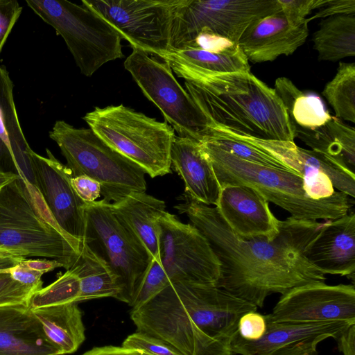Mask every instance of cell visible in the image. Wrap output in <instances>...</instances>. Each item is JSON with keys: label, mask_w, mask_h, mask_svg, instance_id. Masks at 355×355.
Segmentation results:
<instances>
[{"label": "cell", "mask_w": 355, "mask_h": 355, "mask_svg": "<svg viewBox=\"0 0 355 355\" xmlns=\"http://www.w3.org/2000/svg\"><path fill=\"white\" fill-rule=\"evenodd\" d=\"M175 207L207 239L220 265L216 284L232 295L262 307L268 296L296 286L324 282V274L304 256L323 223L292 216L280 221L272 239L244 238L234 233L216 207L193 200Z\"/></svg>", "instance_id": "1"}, {"label": "cell", "mask_w": 355, "mask_h": 355, "mask_svg": "<svg viewBox=\"0 0 355 355\" xmlns=\"http://www.w3.org/2000/svg\"><path fill=\"white\" fill-rule=\"evenodd\" d=\"M257 307L214 285L170 284L130 318L140 331L167 343L183 355H234L231 342L245 313Z\"/></svg>", "instance_id": "2"}, {"label": "cell", "mask_w": 355, "mask_h": 355, "mask_svg": "<svg viewBox=\"0 0 355 355\" xmlns=\"http://www.w3.org/2000/svg\"><path fill=\"white\" fill-rule=\"evenodd\" d=\"M211 129L262 140L294 141V128L274 89L250 72L184 80Z\"/></svg>", "instance_id": "3"}, {"label": "cell", "mask_w": 355, "mask_h": 355, "mask_svg": "<svg viewBox=\"0 0 355 355\" xmlns=\"http://www.w3.org/2000/svg\"><path fill=\"white\" fill-rule=\"evenodd\" d=\"M200 144L220 188L227 185L249 186L268 202L289 212L292 217L314 221L334 220L347 214L354 205L353 198L340 191L328 198L312 199L307 195L304 179L298 173L246 162L209 141Z\"/></svg>", "instance_id": "4"}, {"label": "cell", "mask_w": 355, "mask_h": 355, "mask_svg": "<svg viewBox=\"0 0 355 355\" xmlns=\"http://www.w3.org/2000/svg\"><path fill=\"white\" fill-rule=\"evenodd\" d=\"M80 243L59 229L39 191L23 175L0 190V251L51 258L67 270Z\"/></svg>", "instance_id": "5"}, {"label": "cell", "mask_w": 355, "mask_h": 355, "mask_svg": "<svg viewBox=\"0 0 355 355\" xmlns=\"http://www.w3.org/2000/svg\"><path fill=\"white\" fill-rule=\"evenodd\" d=\"M73 177L86 175L97 181L103 200L115 203L134 193L146 191L145 171L119 153L90 128H76L56 121L49 132Z\"/></svg>", "instance_id": "6"}, {"label": "cell", "mask_w": 355, "mask_h": 355, "mask_svg": "<svg viewBox=\"0 0 355 355\" xmlns=\"http://www.w3.org/2000/svg\"><path fill=\"white\" fill-rule=\"evenodd\" d=\"M83 120L108 146L153 178L171 173L173 128L122 104L95 107Z\"/></svg>", "instance_id": "7"}, {"label": "cell", "mask_w": 355, "mask_h": 355, "mask_svg": "<svg viewBox=\"0 0 355 355\" xmlns=\"http://www.w3.org/2000/svg\"><path fill=\"white\" fill-rule=\"evenodd\" d=\"M26 3L64 39L84 76H91L105 63L123 58L119 33L83 1L81 5L67 0Z\"/></svg>", "instance_id": "8"}, {"label": "cell", "mask_w": 355, "mask_h": 355, "mask_svg": "<svg viewBox=\"0 0 355 355\" xmlns=\"http://www.w3.org/2000/svg\"><path fill=\"white\" fill-rule=\"evenodd\" d=\"M82 242L116 275L120 301L130 304L153 257L142 242L103 200L86 203Z\"/></svg>", "instance_id": "9"}, {"label": "cell", "mask_w": 355, "mask_h": 355, "mask_svg": "<svg viewBox=\"0 0 355 355\" xmlns=\"http://www.w3.org/2000/svg\"><path fill=\"white\" fill-rule=\"evenodd\" d=\"M281 9L278 0H184L173 20L170 51L189 47L202 32L238 44L253 23Z\"/></svg>", "instance_id": "10"}, {"label": "cell", "mask_w": 355, "mask_h": 355, "mask_svg": "<svg viewBox=\"0 0 355 355\" xmlns=\"http://www.w3.org/2000/svg\"><path fill=\"white\" fill-rule=\"evenodd\" d=\"M145 96L162 112L179 137L205 141L211 129L204 114L173 76L170 66L132 48L124 62Z\"/></svg>", "instance_id": "11"}, {"label": "cell", "mask_w": 355, "mask_h": 355, "mask_svg": "<svg viewBox=\"0 0 355 355\" xmlns=\"http://www.w3.org/2000/svg\"><path fill=\"white\" fill-rule=\"evenodd\" d=\"M184 0H83L132 48L161 55L170 51L174 15Z\"/></svg>", "instance_id": "12"}, {"label": "cell", "mask_w": 355, "mask_h": 355, "mask_svg": "<svg viewBox=\"0 0 355 355\" xmlns=\"http://www.w3.org/2000/svg\"><path fill=\"white\" fill-rule=\"evenodd\" d=\"M159 261L170 284H216L220 262L205 236L193 225L165 212L159 222Z\"/></svg>", "instance_id": "13"}, {"label": "cell", "mask_w": 355, "mask_h": 355, "mask_svg": "<svg viewBox=\"0 0 355 355\" xmlns=\"http://www.w3.org/2000/svg\"><path fill=\"white\" fill-rule=\"evenodd\" d=\"M234 135L261 148L300 175L304 179L305 191L311 198H328L336 189L354 198L355 173L336 159L322 153L300 148L294 141Z\"/></svg>", "instance_id": "14"}, {"label": "cell", "mask_w": 355, "mask_h": 355, "mask_svg": "<svg viewBox=\"0 0 355 355\" xmlns=\"http://www.w3.org/2000/svg\"><path fill=\"white\" fill-rule=\"evenodd\" d=\"M265 316L275 322L355 324L354 285L314 282L296 286L282 294Z\"/></svg>", "instance_id": "15"}, {"label": "cell", "mask_w": 355, "mask_h": 355, "mask_svg": "<svg viewBox=\"0 0 355 355\" xmlns=\"http://www.w3.org/2000/svg\"><path fill=\"white\" fill-rule=\"evenodd\" d=\"M46 157L26 152L33 184L59 229L69 239L82 242L85 229L84 202L72 184L71 171L46 148Z\"/></svg>", "instance_id": "16"}, {"label": "cell", "mask_w": 355, "mask_h": 355, "mask_svg": "<svg viewBox=\"0 0 355 355\" xmlns=\"http://www.w3.org/2000/svg\"><path fill=\"white\" fill-rule=\"evenodd\" d=\"M268 201L257 190L246 185L221 188L215 206L231 230L244 237L274 239L280 221L269 208Z\"/></svg>", "instance_id": "17"}, {"label": "cell", "mask_w": 355, "mask_h": 355, "mask_svg": "<svg viewBox=\"0 0 355 355\" xmlns=\"http://www.w3.org/2000/svg\"><path fill=\"white\" fill-rule=\"evenodd\" d=\"M308 23L307 19L300 24H293L281 9L249 26L238 45L252 63L273 61L282 55L293 53L306 42Z\"/></svg>", "instance_id": "18"}, {"label": "cell", "mask_w": 355, "mask_h": 355, "mask_svg": "<svg viewBox=\"0 0 355 355\" xmlns=\"http://www.w3.org/2000/svg\"><path fill=\"white\" fill-rule=\"evenodd\" d=\"M304 256L323 274L352 278L355 272V214L327 220L306 247Z\"/></svg>", "instance_id": "19"}, {"label": "cell", "mask_w": 355, "mask_h": 355, "mask_svg": "<svg viewBox=\"0 0 355 355\" xmlns=\"http://www.w3.org/2000/svg\"><path fill=\"white\" fill-rule=\"evenodd\" d=\"M171 163L184 181L185 196L208 206L216 205L221 188L199 142L175 135Z\"/></svg>", "instance_id": "20"}, {"label": "cell", "mask_w": 355, "mask_h": 355, "mask_svg": "<svg viewBox=\"0 0 355 355\" xmlns=\"http://www.w3.org/2000/svg\"><path fill=\"white\" fill-rule=\"evenodd\" d=\"M0 355H61L28 305L0 306Z\"/></svg>", "instance_id": "21"}, {"label": "cell", "mask_w": 355, "mask_h": 355, "mask_svg": "<svg viewBox=\"0 0 355 355\" xmlns=\"http://www.w3.org/2000/svg\"><path fill=\"white\" fill-rule=\"evenodd\" d=\"M266 318V316H265ZM266 331L259 340L248 341L238 334L231 342L233 354H257L306 340L328 338L336 339L350 325L345 322H275L266 318Z\"/></svg>", "instance_id": "22"}, {"label": "cell", "mask_w": 355, "mask_h": 355, "mask_svg": "<svg viewBox=\"0 0 355 355\" xmlns=\"http://www.w3.org/2000/svg\"><path fill=\"white\" fill-rule=\"evenodd\" d=\"M160 58L184 80L250 71L248 60L241 49L234 53H217L198 48H187L170 51Z\"/></svg>", "instance_id": "23"}, {"label": "cell", "mask_w": 355, "mask_h": 355, "mask_svg": "<svg viewBox=\"0 0 355 355\" xmlns=\"http://www.w3.org/2000/svg\"><path fill=\"white\" fill-rule=\"evenodd\" d=\"M113 212L138 237L153 259L159 261V218L166 212L164 201L144 193H134L111 203Z\"/></svg>", "instance_id": "24"}, {"label": "cell", "mask_w": 355, "mask_h": 355, "mask_svg": "<svg viewBox=\"0 0 355 355\" xmlns=\"http://www.w3.org/2000/svg\"><path fill=\"white\" fill-rule=\"evenodd\" d=\"M78 303L31 309L48 340L61 355L75 352L85 340V328Z\"/></svg>", "instance_id": "25"}, {"label": "cell", "mask_w": 355, "mask_h": 355, "mask_svg": "<svg viewBox=\"0 0 355 355\" xmlns=\"http://www.w3.org/2000/svg\"><path fill=\"white\" fill-rule=\"evenodd\" d=\"M298 137L313 150L338 162L351 172L355 170V130L336 116L313 130L295 128Z\"/></svg>", "instance_id": "26"}, {"label": "cell", "mask_w": 355, "mask_h": 355, "mask_svg": "<svg viewBox=\"0 0 355 355\" xmlns=\"http://www.w3.org/2000/svg\"><path fill=\"white\" fill-rule=\"evenodd\" d=\"M69 270L79 280L78 302L103 297L120 301L121 291L116 275L84 242H81L79 253Z\"/></svg>", "instance_id": "27"}, {"label": "cell", "mask_w": 355, "mask_h": 355, "mask_svg": "<svg viewBox=\"0 0 355 355\" xmlns=\"http://www.w3.org/2000/svg\"><path fill=\"white\" fill-rule=\"evenodd\" d=\"M274 89L284 103L294 129L313 130L332 116L319 96L300 90L286 77L276 79Z\"/></svg>", "instance_id": "28"}, {"label": "cell", "mask_w": 355, "mask_h": 355, "mask_svg": "<svg viewBox=\"0 0 355 355\" xmlns=\"http://www.w3.org/2000/svg\"><path fill=\"white\" fill-rule=\"evenodd\" d=\"M14 85L4 66H0V136L6 142L24 175L33 182L26 152L31 148L26 140L13 98Z\"/></svg>", "instance_id": "29"}, {"label": "cell", "mask_w": 355, "mask_h": 355, "mask_svg": "<svg viewBox=\"0 0 355 355\" xmlns=\"http://www.w3.org/2000/svg\"><path fill=\"white\" fill-rule=\"evenodd\" d=\"M320 60L336 62L355 55V15L327 17L313 36Z\"/></svg>", "instance_id": "30"}, {"label": "cell", "mask_w": 355, "mask_h": 355, "mask_svg": "<svg viewBox=\"0 0 355 355\" xmlns=\"http://www.w3.org/2000/svg\"><path fill=\"white\" fill-rule=\"evenodd\" d=\"M322 95L336 117L355 122V63L339 62L335 76L325 85Z\"/></svg>", "instance_id": "31"}, {"label": "cell", "mask_w": 355, "mask_h": 355, "mask_svg": "<svg viewBox=\"0 0 355 355\" xmlns=\"http://www.w3.org/2000/svg\"><path fill=\"white\" fill-rule=\"evenodd\" d=\"M206 140L246 162L293 171L271 155L229 132L211 129L209 136L205 141Z\"/></svg>", "instance_id": "32"}, {"label": "cell", "mask_w": 355, "mask_h": 355, "mask_svg": "<svg viewBox=\"0 0 355 355\" xmlns=\"http://www.w3.org/2000/svg\"><path fill=\"white\" fill-rule=\"evenodd\" d=\"M79 297L78 278L68 270L52 284L35 292L28 306L31 309H35L67 303H78Z\"/></svg>", "instance_id": "33"}, {"label": "cell", "mask_w": 355, "mask_h": 355, "mask_svg": "<svg viewBox=\"0 0 355 355\" xmlns=\"http://www.w3.org/2000/svg\"><path fill=\"white\" fill-rule=\"evenodd\" d=\"M169 284L170 282L161 263L157 259L153 258L129 305L132 309L141 306Z\"/></svg>", "instance_id": "34"}, {"label": "cell", "mask_w": 355, "mask_h": 355, "mask_svg": "<svg viewBox=\"0 0 355 355\" xmlns=\"http://www.w3.org/2000/svg\"><path fill=\"white\" fill-rule=\"evenodd\" d=\"M42 287L26 286L15 281L9 272L0 273V306L29 305L33 294Z\"/></svg>", "instance_id": "35"}, {"label": "cell", "mask_w": 355, "mask_h": 355, "mask_svg": "<svg viewBox=\"0 0 355 355\" xmlns=\"http://www.w3.org/2000/svg\"><path fill=\"white\" fill-rule=\"evenodd\" d=\"M121 346L139 349L149 355H183L164 340L137 331L129 335Z\"/></svg>", "instance_id": "36"}, {"label": "cell", "mask_w": 355, "mask_h": 355, "mask_svg": "<svg viewBox=\"0 0 355 355\" xmlns=\"http://www.w3.org/2000/svg\"><path fill=\"white\" fill-rule=\"evenodd\" d=\"M282 11L293 24L304 22L313 10L320 8L326 0H278Z\"/></svg>", "instance_id": "37"}, {"label": "cell", "mask_w": 355, "mask_h": 355, "mask_svg": "<svg viewBox=\"0 0 355 355\" xmlns=\"http://www.w3.org/2000/svg\"><path fill=\"white\" fill-rule=\"evenodd\" d=\"M187 48H198L217 53H234L241 50L238 44L209 32L199 33Z\"/></svg>", "instance_id": "38"}, {"label": "cell", "mask_w": 355, "mask_h": 355, "mask_svg": "<svg viewBox=\"0 0 355 355\" xmlns=\"http://www.w3.org/2000/svg\"><path fill=\"white\" fill-rule=\"evenodd\" d=\"M266 331L265 315L256 311L243 314L238 323V334L248 341H256L264 335Z\"/></svg>", "instance_id": "39"}, {"label": "cell", "mask_w": 355, "mask_h": 355, "mask_svg": "<svg viewBox=\"0 0 355 355\" xmlns=\"http://www.w3.org/2000/svg\"><path fill=\"white\" fill-rule=\"evenodd\" d=\"M22 11L15 0H0V53Z\"/></svg>", "instance_id": "40"}, {"label": "cell", "mask_w": 355, "mask_h": 355, "mask_svg": "<svg viewBox=\"0 0 355 355\" xmlns=\"http://www.w3.org/2000/svg\"><path fill=\"white\" fill-rule=\"evenodd\" d=\"M322 340L321 338L306 340L255 355H318L317 346Z\"/></svg>", "instance_id": "41"}, {"label": "cell", "mask_w": 355, "mask_h": 355, "mask_svg": "<svg viewBox=\"0 0 355 355\" xmlns=\"http://www.w3.org/2000/svg\"><path fill=\"white\" fill-rule=\"evenodd\" d=\"M71 184L77 195L85 203L96 201L101 195L100 184L88 176L73 177L71 179Z\"/></svg>", "instance_id": "42"}, {"label": "cell", "mask_w": 355, "mask_h": 355, "mask_svg": "<svg viewBox=\"0 0 355 355\" xmlns=\"http://www.w3.org/2000/svg\"><path fill=\"white\" fill-rule=\"evenodd\" d=\"M340 15H355V0H326L324 4L308 20Z\"/></svg>", "instance_id": "43"}, {"label": "cell", "mask_w": 355, "mask_h": 355, "mask_svg": "<svg viewBox=\"0 0 355 355\" xmlns=\"http://www.w3.org/2000/svg\"><path fill=\"white\" fill-rule=\"evenodd\" d=\"M11 277L17 282L26 285L42 287V273L25 266L22 261L9 270Z\"/></svg>", "instance_id": "44"}, {"label": "cell", "mask_w": 355, "mask_h": 355, "mask_svg": "<svg viewBox=\"0 0 355 355\" xmlns=\"http://www.w3.org/2000/svg\"><path fill=\"white\" fill-rule=\"evenodd\" d=\"M0 172L13 173L21 175V170L15 159V157L0 136Z\"/></svg>", "instance_id": "45"}, {"label": "cell", "mask_w": 355, "mask_h": 355, "mask_svg": "<svg viewBox=\"0 0 355 355\" xmlns=\"http://www.w3.org/2000/svg\"><path fill=\"white\" fill-rule=\"evenodd\" d=\"M82 355H149L141 350L123 346L106 345L95 347Z\"/></svg>", "instance_id": "46"}, {"label": "cell", "mask_w": 355, "mask_h": 355, "mask_svg": "<svg viewBox=\"0 0 355 355\" xmlns=\"http://www.w3.org/2000/svg\"><path fill=\"white\" fill-rule=\"evenodd\" d=\"M336 340L343 355H355V324L350 325Z\"/></svg>", "instance_id": "47"}, {"label": "cell", "mask_w": 355, "mask_h": 355, "mask_svg": "<svg viewBox=\"0 0 355 355\" xmlns=\"http://www.w3.org/2000/svg\"><path fill=\"white\" fill-rule=\"evenodd\" d=\"M23 263L29 268L42 273L43 275L47 272L53 270L60 267H63L62 264L54 259H24Z\"/></svg>", "instance_id": "48"}, {"label": "cell", "mask_w": 355, "mask_h": 355, "mask_svg": "<svg viewBox=\"0 0 355 355\" xmlns=\"http://www.w3.org/2000/svg\"><path fill=\"white\" fill-rule=\"evenodd\" d=\"M26 257L8 254L0 255V273L9 272V270Z\"/></svg>", "instance_id": "49"}, {"label": "cell", "mask_w": 355, "mask_h": 355, "mask_svg": "<svg viewBox=\"0 0 355 355\" xmlns=\"http://www.w3.org/2000/svg\"><path fill=\"white\" fill-rule=\"evenodd\" d=\"M19 177V175L13 173L0 172V190L9 184Z\"/></svg>", "instance_id": "50"}, {"label": "cell", "mask_w": 355, "mask_h": 355, "mask_svg": "<svg viewBox=\"0 0 355 355\" xmlns=\"http://www.w3.org/2000/svg\"><path fill=\"white\" fill-rule=\"evenodd\" d=\"M10 253L8 252H3V251H0V255H4V254H8Z\"/></svg>", "instance_id": "51"}]
</instances>
